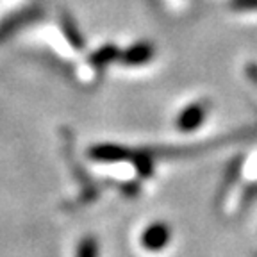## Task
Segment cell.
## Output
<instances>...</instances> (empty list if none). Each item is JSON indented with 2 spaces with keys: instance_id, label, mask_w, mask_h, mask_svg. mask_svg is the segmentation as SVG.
<instances>
[{
  "instance_id": "obj_7",
  "label": "cell",
  "mask_w": 257,
  "mask_h": 257,
  "mask_svg": "<svg viewBox=\"0 0 257 257\" xmlns=\"http://www.w3.org/2000/svg\"><path fill=\"white\" fill-rule=\"evenodd\" d=\"M120 50H118L114 45L107 43L104 45V47H100L96 52L91 54V57H89V63L95 66V68H105L109 63H112V61L120 59Z\"/></svg>"
},
{
  "instance_id": "obj_5",
  "label": "cell",
  "mask_w": 257,
  "mask_h": 257,
  "mask_svg": "<svg viewBox=\"0 0 257 257\" xmlns=\"http://www.w3.org/2000/svg\"><path fill=\"white\" fill-rule=\"evenodd\" d=\"M38 16V11L34 9H25L20 13H13L11 16H8L2 24H0V45L4 43L8 38H11L18 29H22L24 25H27L29 22H32Z\"/></svg>"
},
{
  "instance_id": "obj_1",
  "label": "cell",
  "mask_w": 257,
  "mask_h": 257,
  "mask_svg": "<svg viewBox=\"0 0 257 257\" xmlns=\"http://www.w3.org/2000/svg\"><path fill=\"white\" fill-rule=\"evenodd\" d=\"M209 109H211V102L205 100V98L204 100L191 102L184 109H181V112L177 114V120H175L177 128L181 133H195L207 120Z\"/></svg>"
},
{
  "instance_id": "obj_4",
  "label": "cell",
  "mask_w": 257,
  "mask_h": 257,
  "mask_svg": "<svg viewBox=\"0 0 257 257\" xmlns=\"http://www.w3.org/2000/svg\"><path fill=\"white\" fill-rule=\"evenodd\" d=\"M156 56V47L150 41H138L120 54V63L125 66H143Z\"/></svg>"
},
{
  "instance_id": "obj_8",
  "label": "cell",
  "mask_w": 257,
  "mask_h": 257,
  "mask_svg": "<svg viewBox=\"0 0 257 257\" xmlns=\"http://www.w3.org/2000/svg\"><path fill=\"white\" fill-rule=\"evenodd\" d=\"M77 257H98V241L93 236L82 237L77 246Z\"/></svg>"
},
{
  "instance_id": "obj_3",
  "label": "cell",
  "mask_w": 257,
  "mask_h": 257,
  "mask_svg": "<svg viewBox=\"0 0 257 257\" xmlns=\"http://www.w3.org/2000/svg\"><path fill=\"white\" fill-rule=\"evenodd\" d=\"M89 157L100 163H121V161H133L134 150L112 143H100L89 149Z\"/></svg>"
},
{
  "instance_id": "obj_6",
  "label": "cell",
  "mask_w": 257,
  "mask_h": 257,
  "mask_svg": "<svg viewBox=\"0 0 257 257\" xmlns=\"http://www.w3.org/2000/svg\"><path fill=\"white\" fill-rule=\"evenodd\" d=\"M59 25H61V32H63V36L70 43V47L75 48V50H82L84 48V38L80 34L75 20H73L68 13H63L59 16Z\"/></svg>"
},
{
  "instance_id": "obj_2",
  "label": "cell",
  "mask_w": 257,
  "mask_h": 257,
  "mask_svg": "<svg viewBox=\"0 0 257 257\" xmlns=\"http://www.w3.org/2000/svg\"><path fill=\"white\" fill-rule=\"evenodd\" d=\"M172 239V229L170 225L165 221H154L150 223L147 229L141 232L140 243L145 250L149 252H161L163 248H166Z\"/></svg>"
}]
</instances>
